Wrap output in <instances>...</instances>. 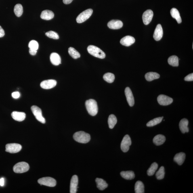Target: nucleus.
<instances>
[{"label": "nucleus", "mask_w": 193, "mask_h": 193, "mask_svg": "<svg viewBox=\"0 0 193 193\" xmlns=\"http://www.w3.org/2000/svg\"><path fill=\"white\" fill-rule=\"evenodd\" d=\"M86 108L90 115L95 116L98 113V106L97 102L94 99H89L86 101Z\"/></svg>", "instance_id": "nucleus-1"}, {"label": "nucleus", "mask_w": 193, "mask_h": 193, "mask_svg": "<svg viewBox=\"0 0 193 193\" xmlns=\"http://www.w3.org/2000/svg\"><path fill=\"white\" fill-rule=\"evenodd\" d=\"M73 137L77 142L82 144H86L89 142L91 139V136L89 134L82 131L76 132L74 134Z\"/></svg>", "instance_id": "nucleus-2"}, {"label": "nucleus", "mask_w": 193, "mask_h": 193, "mask_svg": "<svg viewBox=\"0 0 193 193\" xmlns=\"http://www.w3.org/2000/svg\"><path fill=\"white\" fill-rule=\"evenodd\" d=\"M14 11L15 15L17 17H20L22 16L23 13L22 5L20 4H18L15 6Z\"/></svg>", "instance_id": "nucleus-35"}, {"label": "nucleus", "mask_w": 193, "mask_h": 193, "mask_svg": "<svg viewBox=\"0 0 193 193\" xmlns=\"http://www.w3.org/2000/svg\"><path fill=\"white\" fill-rule=\"evenodd\" d=\"M163 118V117H162L156 118L151 120L147 123V126L148 127H151L157 125L162 122Z\"/></svg>", "instance_id": "nucleus-31"}, {"label": "nucleus", "mask_w": 193, "mask_h": 193, "mask_svg": "<svg viewBox=\"0 0 193 193\" xmlns=\"http://www.w3.org/2000/svg\"><path fill=\"white\" fill-rule=\"evenodd\" d=\"M78 183V177L77 175H74L72 176L70 181V193L77 192Z\"/></svg>", "instance_id": "nucleus-14"}, {"label": "nucleus", "mask_w": 193, "mask_h": 193, "mask_svg": "<svg viewBox=\"0 0 193 193\" xmlns=\"http://www.w3.org/2000/svg\"><path fill=\"white\" fill-rule=\"evenodd\" d=\"M117 119L116 116L114 114H111L108 118V124L109 127L110 129H112L114 127L117 123Z\"/></svg>", "instance_id": "nucleus-30"}, {"label": "nucleus", "mask_w": 193, "mask_h": 193, "mask_svg": "<svg viewBox=\"0 0 193 193\" xmlns=\"http://www.w3.org/2000/svg\"><path fill=\"white\" fill-rule=\"evenodd\" d=\"M93 10L92 9H89L83 11L78 15L76 18V21L78 23H81L85 22L92 15Z\"/></svg>", "instance_id": "nucleus-5"}, {"label": "nucleus", "mask_w": 193, "mask_h": 193, "mask_svg": "<svg viewBox=\"0 0 193 193\" xmlns=\"http://www.w3.org/2000/svg\"><path fill=\"white\" fill-rule=\"evenodd\" d=\"M125 94L129 106L132 107L135 104V99L132 92L129 87L126 88L125 89Z\"/></svg>", "instance_id": "nucleus-13"}, {"label": "nucleus", "mask_w": 193, "mask_h": 193, "mask_svg": "<svg viewBox=\"0 0 193 193\" xmlns=\"http://www.w3.org/2000/svg\"><path fill=\"white\" fill-rule=\"evenodd\" d=\"M5 185V179L2 178L0 179V185L1 186H3Z\"/></svg>", "instance_id": "nucleus-44"}, {"label": "nucleus", "mask_w": 193, "mask_h": 193, "mask_svg": "<svg viewBox=\"0 0 193 193\" xmlns=\"http://www.w3.org/2000/svg\"><path fill=\"white\" fill-rule=\"evenodd\" d=\"M158 167V165L157 163H156V162H154L153 163L147 171V173L149 176H151L153 175L157 170Z\"/></svg>", "instance_id": "nucleus-33"}, {"label": "nucleus", "mask_w": 193, "mask_h": 193, "mask_svg": "<svg viewBox=\"0 0 193 193\" xmlns=\"http://www.w3.org/2000/svg\"><path fill=\"white\" fill-rule=\"evenodd\" d=\"M165 169L163 166H161L156 173L157 179L158 180H161V179H163L164 177H165Z\"/></svg>", "instance_id": "nucleus-36"}, {"label": "nucleus", "mask_w": 193, "mask_h": 193, "mask_svg": "<svg viewBox=\"0 0 193 193\" xmlns=\"http://www.w3.org/2000/svg\"><path fill=\"white\" fill-rule=\"evenodd\" d=\"M54 14L52 11L45 10L42 11L41 17L43 20H50L54 18Z\"/></svg>", "instance_id": "nucleus-21"}, {"label": "nucleus", "mask_w": 193, "mask_h": 193, "mask_svg": "<svg viewBox=\"0 0 193 193\" xmlns=\"http://www.w3.org/2000/svg\"><path fill=\"white\" fill-rule=\"evenodd\" d=\"M12 96L14 98H18L20 96V93L18 92H15L12 93Z\"/></svg>", "instance_id": "nucleus-40"}, {"label": "nucleus", "mask_w": 193, "mask_h": 193, "mask_svg": "<svg viewBox=\"0 0 193 193\" xmlns=\"http://www.w3.org/2000/svg\"><path fill=\"white\" fill-rule=\"evenodd\" d=\"M69 54L73 58L77 59L81 57L80 53L73 47H70L68 49Z\"/></svg>", "instance_id": "nucleus-32"}, {"label": "nucleus", "mask_w": 193, "mask_h": 193, "mask_svg": "<svg viewBox=\"0 0 193 193\" xmlns=\"http://www.w3.org/2000/svg\"><path fill=\"white\" fill-rule=\"evenodd\" d=\"M185 158H186V154L184 153H179L175 155L174 157V160L179 165H181L184 162Z\"/></svg>", "instance_id": "nucleus-22"}, {"label": "nucleus", "mask_w": 193, "mask_h": 193, "mask_svg": "<svg viewBox=\"0 0 193 193\" xmlns=\"http://www.w3.org/2000/svg\"><path fill=\"white\" fill-rule=\"evenodd\" d=\"M160 75L157 73L150 72L147 73L145 75V78L148 81H151L154 79H158Z\"/></svg>", "instance_id": "nucleus-25"}, {"label": "nucleus", "mask_w": 193, "mask_h": 193, "mask_svg": "<svg viewBox=\"0 0 193 193\" xmlns=\"http://www.w3.org/2000/svg\"><path fill=\"white\" fill-rule=\"evenodd\" d=\"M87 51L90 54L100 59H104L106 54L98 47L93 45H90L87 48Z\"/></svg>", "instance_id": "nucleus-3"}, {"label": "nucleus", "mask_w": 193, "mask_h": 193, "mask_svg": "<svg viewBox=\"0 0 193 193\" xmlns=\"http://www.w3.org/2000/svg\"><path fill=\"white\" fill-rule=\"evenodd\" d=\"M28 47L30 49L37 51L39 48V43L35 40H32L29 43Z\"/></svg>", "instance_id": "nucleus-37"}, {"label": "nucleus", "mask_w": 193, "mask_h": 193, "mask_svg": "<svg viewBox=\"0 0 193 193\" xmlns=\"http://www.w3.org/2000/svg\"><path fill=\"white\" fill-rule=\"evenodd\" d=\"M135 191L136 193H144V185L142 182L137 181L135 185Z\"/></svg>", "instance_id": "nucleus-28"}, {"label": "nucleus", "mask_w": 193, "mask_h": 193, "mask_svg": "<svg viewBox=\"0 0 193 193\" xmlns=\"http://www.w3.org/2000/svg\"><path fill=\"white\" fill-rule=\"evenodd\" d=\"M5 35V32L2 28L0 26V38L2 37Z\"/></svg>", "instance_id": "nucleus-41"}, {"label": "nucleus", "mask_w": 193, "mask_h": 193, "mask_svg": "<svg viewBox=\"0 0 193 193\" xmlns=\"http://www.w3.org/2000/svg\"><path fill=\"white\" fill-rule=\"evenodd\" d=\"M166 141V137L162 135H158L154 137L153 139L154 144L157 146H160L164 144Z\"/></svg>", "instance_id": "nucleus-23"}, {"label": "nucleus", "mask_w": 193, "mask_h": 193, "mask_svg": "<svg viewBox=\"0 0 193 193\" xmlns=\"http://www.w3.org/2000/svg\"><path fill=\"white\" fill-rule=\"evenodd\" d=\"M158 103L162 106H167L173 103V99L169 97L163 95H160L157 97Z\"/></svg>", "instance_id": "nucleus-10"}, {"label": "nucleus", "mask_w": 193, "mask_h": 193, "mask_svg": "<svg viewBox=\"0 0 193 193\" xmlns=\"http://www.w3.org/2000/svg\"><path fill=\"white\" fill-rule=\"evenodd\" d=\"M31 110L34 115L38 121L43 124L45 123V120L42 116L41 109L37 106H33L31 107Z\"/></svg>", "instance_id": "nucleus-7"}, {"label": "nucleus", "mask_w": 193, "mask_h": 193, "mask_svg": "<svg viewBox=\"0 0 193 193\" xmlns=\"http://www.w3.org/2000/svg\"><path fill=\"white\" fill-rule=\"evenodd\" d=\"M11 116L13 119L19 122L24 121L26 117V114L24 112L17 111L13 112Z\"/></svg>", "instance_id": "nucleus-18"}, {"label": "nucleus", "mask_w": 193, "mask_h": 193, "mask_svg": "<svg viewBox=\"0 0 193 193\" xmlns=\"http://www.w3.org/2000/svg\"><path fill=\"white\" fill-rule=\"evenodd\" d=\"M57 81L54 79L45 80L42 82L40 84L42 88L48 89L53 88L56 86Z\"/></svg>", "instance_id": "nucleus-11"}, {"label": "nucleus", "mask_w": 193, "mask_h": 193, "mask_svg": "<svg viewBox=\"0 0 193 193\" xmlns=\"http://www.w3.org/2000/svg\"><path fill=\"white\" fill-rule=\"evenodd\" d=\"M170 13L172 17L176 20L179 24L181 23L182 20L178 10L176 8H173L171 9Z\"/></svg>", "instance_id": "nucleus-27"}, {"label": "nucleus", "mask_w": 193, "mask_h": 193, "mask_svg": "<svg viewBox=\"0 0 193 193\" xmlns=\"http://www.w3.org/2000/svg\"><path fill=\"white\" fill-rule=\"evenodd\" d=\"M30 169V166L26 162H19L15 165L13 167V170L16 173H21L28 171Z\"/></svg>", "instance_id": "nucleus-4"}, {"label": "nucleus", "mask_w": 193, "mask_h": 193, "mask_svg": "<svg viewBox=\"0 0 193 193\" xmlns=\"http://www.w3.org/2000/svg\"><path fill=\"white\" fill-rule=\"evenodd\" d=\"M185 81H193V73H191L186 76L184 78Z\"/></svg>", "instance_id": "nucleus-39"}, {"label": "nucleus", "mask_w": 193, "mask_h": 193, "mask_svg": "<svg viewBox=\"0 0 193 193\" xmlns=\"http://www.w3.org/2000/svg\"><path fill=\"white\" fill-rule=\"evenodd\" d=\"M163 35V30L160 24H158L154 30L153 37L155 40L159 41L161 39Z\"/></svg>", "instance_id": "nucleus-16"}, {"label": "nucleus", "mask_w": 193, "mask_h": 193, "mask_svg": "<svg viewBox=\"0 0 193 193\" xmlns=\"http://www.w3.org/2000/svg\"><path fill=\"white\" fill-rule=\"evenodd\" d=\"M95 182L97 183V188L99 190H104L108 186L107 183L102 179L97 178L95 179Z\"/></svg>", "instance_id": "nucleus-24"}, {"label": "nucleus", "mask_w": 193, "mask_h": 193, "mask_svg": "<svg viewBox=\"0 0 193 193\" xmlns=\"http://www.w3.org/2000/svg\"><path fill=\"white\" fill-rule=\"evenodd\" d=\"M153 16L154 13L150 9H148L145 11L142 16V20L144 24L148 25L150 23L151 21Z\"/></svg>", "instance_id": "nucleus-12"}, {"label": "nucleus", "mask_w": 193, "mask_h": 193, "mask_svg": "<svg viewBox=\"0 0 193 193\" xmlns=\"http://www.w3.org/2000/svg\"><path fill=\"white\" fill-rule=\"evenodd\" d=\"M188 121L186 118H183L181 120L179 123V129L183 133L188 132L189 129L188 127Z\"/></svg>", "instance_id": "nucleus-19"}, {"label": "nucleus", "mask_w": 193, "mask_h": 193, "mask_svg": "<svg viewBox=\"0 0 193 193\" xmlns=\"http://www.w3.org/2000/svg\"><path fill=\"white\" fill-rule=\"evenodd\" d=\"M38 182L41 185H45L50 187H54L57 184L56 180L51 177L42 178L38 180Z\"/></svg>", "instance_id": "nucleus-6"}, {"label": "nucleus", "mask_w": 193, "mask_h": 193, "mask_svg": "<svg viewBox=\"0 0 193 193\" xmlns=\"http://www.w3.org/2000/svg\"><path fill=\"white\" fill-rule=\"evenodd\" d=\"M132 144L131 140L130 137L129 135H126L122 139L121 145V148L122 151L124 152H126L129 150V146Z\"/></svg>", "instance_id": "nucleus-9"}, {"label": "nucleus", "mask_w": 193, "mask_h": 193, "mask_svg": "<svg viewBox=\"0 0 193 193\" xmlns=\"http://www.w3.org/2000/svg\"><path fill=\"white\" fill-rule=\"evenodd\" d=\"M103 78L104 81L107 82L109 83H112L113 82L115 79V76L114 74L111 73H107L105 74L103 76Z\"/></svg>", "instance_id": "nucleus-34"}, {"label": "nucleus", "mask_w": 193, "mask_h": 193, "mask_svg": "<svg viewBox=\"0 0 193 193\" xmlns=\"http://www.w3.org/2000/svg\"><path fill=\"white\" fill-rule=\"evenodd\" d=\"M107 26L111 29L118 30L123 26V23L121 20H112L108 23Z\"/></svg>", "instance_id": "nucleus-15"}, {"label": "nucleus", "mask_w": 193, "mask_h": 193, "mask_svg": "<svg viewBox=\"0 0 193 193\" xmlns=\"http://www.w3.org/2000/svg\"><path fill=\"white\" fill-rule=\"evenodd\" d=\"M135 42V38L131 36H127L122 38L120 41V43L122 45L129 47L132 45Z\"/></svg>", "instance_id": "nucleus-17"}, {"label": "nucleus", "mask_w": 193, "mask_h": 193, "mask_svg": "<svg viewBox=\"0 0 193 193\" xmlns=\"http://www.w3.org/2000/svg\"><path fill=\"white\" fill-rule=\"evenodd\" d=\"M73 1V0H63V2L65 4L68 5L71 3Z\"/></svg>", "instance_id": "nucleus-43"}, {"label": "nucleus", "mask_w": 193, "mask_h": 193, "mask_svg": "<svg viewBox=\"0 0 193 193\" xmlns=\"http://www.w3.org/2000/svg\"><path fill=\"white\" fill-rule=\"evenodd\" d=\"M5 151L11 154L16 153L21 150L22 146L20 144L13 143L7 144L5 146Z\"/></svg>", "instance_id": "nucleus-8"}, {"label": "nucleus", "mask_w": 193, "mask_h": 193, "mask_svg": "<svg viewBox=\"0 0 193 193\" xmlns=\"http://www.w3.org/2000/svg\"><path fill=\"white\" fill-rule=\"evenodd\" d=\"M51 62L55 66H58L61 64V58L58 53H53L50 57Z\"/></svg>", "instance_id": "nucleus-20"}, {"label": "nucleus", "mask_w": 193, "mask_h": 193, "mask_svg": "<svg viewBox=\"0 0 193 193\" xmlns=\"http://www.w3.org/2000/svg\"><path fill=\"white\" fill-rule=\"evenodd\" d=\"M170 65L173 67H178L179 65V59L176 55H172L168 60Z\"/></svg>", "instance_id": "nucleus-29"}, {"label": "nucleus", "mask_w": 193, "mask_h": 193, "mask_svg": "<svg viewBox=\"0 0 193 193\" xmlns=\"http://www.w3.org/2000/svg\"><path fill=\"white\" fill-rule=\"evenodd\" d=\"M29 52L30 54H31L32 55H34L36 54V53H37V51L30 49Z\"/></svg>", "instance_id": "nucleus-42"}, {"label": "nucleus", "mask_w": 193, "mask_h": 193, "mask_svg": "<svg viewBox=\"0 0 193 193\" xmlns=\"http://www.w3.org/2000/svg\"><path fill=\"white\" fill-rule=\"evenodd\" d=\"M45 35L51 39H59L58 34L56 32L53 31H50L46 32L45 34Z\"/></svg>", "instance_id": "nucleus-38"}, {"label": "nucleus", "mask_w": 193, "mask_h": 193, "mask_svg": "<svg viewBox=\"0 0 193 193\" xmlns=\"http://www.w3.org/2000/svg\"><path fill=\"white\" fill-rule=\"evenodd\" d=\"M121 176L127 180H131L135 178V175L132 171H122L121 173Z\"/></svg>", "instance_id": "nucleus-26"}]
</instances>
